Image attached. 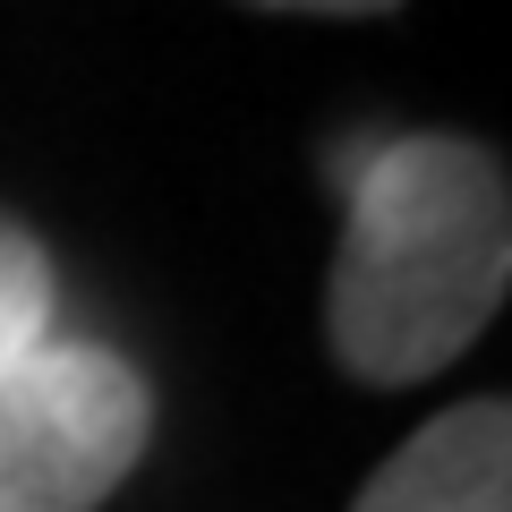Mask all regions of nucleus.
Listing matches in <instances>:
<instances>
[{"label":"nucleus","instance_id":"obj_1","mask_svg":"<svg viewBox=\"0 0 512 512\" xmlns=\"http://www.w3.org/2000/svg\"><path fill=\"white\" fill-rule=\"evenodd\" d=\"M512 282L504 163L470 137H384L350 171L325 342L359 384H427L495 325Z\"/></svg>","mask_w":512,"mask_h":512},{"label":"nucleus","instance_id":"obj_2","mask_svg":"<svg viewBox=\"0 0 512 512\" xmlns=\"http://www.w3.org/2000/svg\"><path fill=\"white\" fill-rule=\"evenodd\" d=\"M146 444L154 393L120 350L52 333L0 367V512H103Z\"/></svg>","mask_w":512,"mask_h":512},{"label":"nucleus","instance_id":"obj_3","mask_svg":"<svg viewBox=\"0 0 512 512\" xmlns=\"http://www.w3.org/2000/svg\"><path fill=\"white\" fill-rule=\"evenodd\" d=\"M350 512H512V410L461 402L384 453Z\"/></svg>","mask_w":512,"mask_h":512},{"label":"nucleus","instance_id":"obj_4","mask_svg":"<svg viewBox=\"0 0 512 512\" xmlns=\"http://www.w3.org/2000/svg\"><path fill=\"white\" fill-rule=\"evenodd\" d=\"M52 316H60L52 248H43L18 214H0V367H18L35 342H52L60 333Z\"/></svg>","mask_w":512,"mask_h":512},{"label":"nucleus","instance_id":"obj_5","mask_svg":"<svg viewBox=\"0 0 512 512\" xmlns=\"http://www.w3.org/2000/svg\"><path fill=\"white\" fill-rule=\"evenodd\" d=\"M248 9H291V18H384L402 0H248Z\"/></svg>","mask_w":512,"mask_h":512}]
</instances>
